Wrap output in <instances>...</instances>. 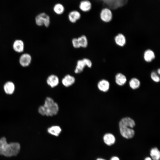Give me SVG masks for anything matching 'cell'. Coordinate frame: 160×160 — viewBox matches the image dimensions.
<instances>
[{
  "mask_svg": "<svg viewBox=\"0 0 160 160\" xmlns=\"http://www.w3.org/2000/svg\"><path fill=\"white\" fill-rule=\"evenodd\" d=\"M20 144L17 142L7 143L4 137L0 138V155L7 157L15 156L19 153Z\"/></svg>",
  "mask_w": 160,
  "mask_h": 160,
  "instance_id": "6da1fadb",
  "label": "cell"
},
{
  "mask_svg": "<svg viewBox=\"0 0 160 160\" xmlns=\"http://www.w3.org/2000/svg\"><path fill=\"white\" fill-rule=\"evenodd\" d=\"M92 66V63L88 58H85L79 60L77 62L74 73L76 74L79 73L83 71L86 66L91 68Z\"/></svg>",
  "mask_w": 160,
  "mask_h": 160,
  "instance_id": "3957f363",
  "label": "cell"
},
{
  "mask_svg": "<svg viewBox=\"0 0 160 160\" xmlns=\"http://www.w3.org/2000/svg\"><path fill=\"white\" fill-rule=\"evenodd\" d=\"M150 157L152 160H160V152L156 147L152 148L150 151Z\"/></svg>",
  "mask_w": 160,
  "mask_h": 160,
  "instance_id": "d6986e66",
  "label": "cell"
},
{
  "mask_svg": "<svg viewBox=\"0 0 160 160\" xmlns=\"http://www.w3.org/2000/svg\"><path fill=\"white\" fill-rule=\"evenodd\" d=\"M115 79L116 84L120 86L124 85L126 82L127 80L126 76L121 73L117 74L115 76Z\"/></svg>",
  "mask_w": 160,
  "mask_h": 160,
  "instance_id": "e0dca14e",
  "label": "cell"
},
{
  "mask_svg": "<svg viewBox=\"0 0 160 160\" xmlns=\"http://www.w3.org/2000/svg\"><path fill=\"white\" fill-rule=\"evenodd\" d=\"M144 160H152V159L150 157L147 156L144 158Z\"/></svg>",
  "mask_w": 160,
  "mask_h": 160,
  "instance_id": "83f0119b",
  "label": "cell"
},
{
  "mask_svg": "<svg viewBox=\"0 0 160 160\" xmlns=\"http://www.w3.org/2000/svg\"><path fill=\"white\" fill-rule=\"evenodd\" d=\"M12 47L15 52L18 53H22L24 49V43L21 39H16L13 43Z\"/></svg>",
  "mask_w": 160,
  "mask_h": 160,
  "instance_id": "30bf717a",
  "label": "cell"
},
{
  "mask_svg": "<svg viewBox=\"0 0 160 160\" xmlns=\"http://www.w3.org/2000/svg\"><path fill=\"white\" fill-rule=\"evenodd\" d=\"M135 125L134 120L129 117H126L122 118L119 121V127H126L133 128Z\"/></svg>",
  "mask_w": 160,
  "mask_h": 160,
  "instance_id": "52a82bcc",
  "label": "cell"
},
{
  "mask_svg": "<svg viewBox=\"0 0 160 160\" xmlns=\"http://www.w3.org/2000/svg\"><path fill=\"white\" fill-rule=\"evenodd\" d=\"M4 89L6 94L11 95L12 94L14 91L15 86L12 82L9 81L5 84L4 86Z\"/></svg>",
  "mask_w": 160,
  "mask_h": 160,
  "instance_id": "2e32d148",
  "label": "cell"
},
{
  "mask_svg": "<svg viewBox=\"0 0 160 160\" xmlns=\"http://www.w3.org/2000/svg\"><path fill=\"white\" fill-rule=\"evenodd\" d=\"M109 160H120V159L118 156H113L111 157Z\"/></svg>",
  "mask_w": 160,
  "mask_h": 160,
  "instance_id": "4316f807",
  "label": "cell"
},
{
  "mask_svg": "<svg viewBox=\"0 0 160 160\" xmlns=\"http://www.w3.org/2000/svg\"><path fill=\"white\" fill-rule=\"evenodd\" d=\"M73 47L76 49L80 48L79 46L77 38H73L71 41Z\"/></svg>",
  "mask_w": 160,
  "mask_h": 160,
  "instance_id": "484cf974",
  "label": "cell"
},
{
  "mask_svg": "<svg viewBox=\"0 0 160 160\" xmlns=\"http://www.w3.org/2000/svg\"><path fill=\"white\" fill-rule=\"evenodd\" d=\"M157 73L159 75L160 73V70L159 69L157 70Z\"/></svg>",
  "mask_w": 160,
  "mask_h": 160,
  "instance_id": "f546056e",
  "label": "cell"
},
{
  "mask_svg": "<svg viewBox=\"0 0 160 160\" xmlns=\"http://www.w3.org/2000/svg\"><path fill=\"white\" fill-rule=\"evenodd\" d=\"M91 2L87 0L81 1L79 5L80 9L84 12H87L89 11L91 9Z\"/></svg>",
  "mask_w": 160,
  "mask_h": 160,
  "instance_id": "ac0fdd59",
  "label": "cell"
},
{
  "mask_svg": "<svg viewBox=\"0 0 160 160\" xmlns=\"http://www.w3.org/2000/svg\"><path fill=\"white\" fill-rule=\"evenodd\" d=\"M97 87L100 91L106 92L108 91L109 89L110 83L107 80L102 79L98 82Z\"/></svg>",
  "mask_w": 160,
  "mask_h": 160,
  "instance_id": "4fadbf2b",
  "label": "cell"
},
{
  "mask_svg": "<svg viewBox=\"0 0 160 160\" xmlns=\"http://www.w3.org/2000/svg\"><path fill=\"white\" fill-rule=\"evenodd\" d=\"M96 160H107L106 159L102 158H98Z\"/></svg>",
  "mask_w": 160,
  "mask_h": 160,
  "instance_id": "f1b7e54d",
  "label": "cell"
},
{
  "mask_svg": "<svg viewBox=\"0 0 160 160\" xmlns=\"http://www.w3.org/2000/svg\"><path fill=\"white\" fill-rule=\"evenodd\" d=\"M129 84L130 87L132 89H135L139 87L140 83L139 79L136 78H133L130 80Z\"/></svg>",
  "mask_w": 160,
  "mask_h": 160,
  "instance_id": "603a6c76",
  "label": "cell"
},
{
  "mask_svg": "<svg viewBox=\"0 0 160 160\" xmlns=\"http://www.w3.org/2000/svg\"><path fill=\"white\" fill-rule=\"evenodd\" d=\"M155 58L154 53L151 49L146 50L144 54V58L145 60L147 62H150Z\"/></svg>",
  "mask_w": 160,
  "mask_h": 160,
  "instance_id": "ffe728a7",
  "label": "cell"
},
{
  "mask_svg": "<svg viewBox=\"0 0 160 160\" xmlns=\"http://www.w3.org/2000/svg\"><path fill=\"white\" fill-rule=\"evenodd\" d=\"M47 131L51 135L55 136H59L62 131L61 127L57 125H54L49 127Z\"/></svg>",
  "mask_w": 160,
  "mask_h": 160,
  "instance_id": "9a60e30c",
  "label": "cell"
},
{
  "mask_svg": "<svg viewBox=\"0 0 160 160\" xmlns=\"http://www.w3.org/2000/svg\"><path fill=\"white\" fill-rule=\"evenodd\" d=\"M35 23L37 25L41 26L44 25L48 27L50 24V18L49 16L45 13H41L36 17Z\"/></svg>",
  "mask_w": 160,
  "mask_h": 160,
  "instance_id": "277c9868",
  "label": "cell"
},
{
  "mask_svg": "<svg viewBox=\"0 0 160 160\" xmlns=\"http://www.w3.org/2000/svg\"><path fill=\"white\" fill-rule=\"evenodd\" d=\"M53 10L56 14L60 15L63 13L64 11V8L62 4L58 3L54 6Z\"/></svg>",
  "mask_w": 160,
  "mask_h": 160,
  "instance_id": "cb8c5ba5",
  "label": "cell"
},
{
  "mask_svg": "<svg viewBox=\"0 0 160 160\" xmlns=\"http://www.w3.org/2000/svg\"><path fill=\"white\" fill-rule=\"evenodd\" d=\"M78 40L80 47L86 48L88 45L87 38L84 35H82L77 38Z\"/></svg>",
  "mask_w": 160,
  "mask_h": 160,
  "instance_id": "7402d4cb",
  "label": "cell"
},
{
  "mask_svg": "<svg viewBox=\"0 0 160 160\" xmlns=\"http://www.w3.org/2000/svg\"><path fill=\"white\" fill-rule=\"evenodd\" d=\"M151 79L154 82H158L160 81V78L157 73L155 72H152L151 75Z\"/></svg>",
  "mask_w": 160,
  "mask_h": 160,
  "instance_id": "d4e9b609",
  "label": "cell"
},
{
  "mask_svg": "<svg viewBox=\"0 0 160 160\" xmlns=\"http://www.w3.org/2000/svg\"><path fill=\"white\" fill-rule=\"evenodd\" d=\"M103 141L107 145L111 146L114 145L116 142L115 136L112 133H107L103 137Z\"/></svg>",
  "mask_w": 160,
  "mask_h": 160,
  "instance_id": "ba28073f",
  "label": "cell"
},
{
  "mask_svg": "<svg viewBox=\"0 0 160 160\" xmlns=\"http://www.w3.org/2000/svg\"><path fill=\"white\" fill-rule=\"evenodd\" d=\"M100 17L101 20L103 22H109L112 19V13L109 9L107 8L104 9L101 12Z\"/></svg>",
  "mask_w": 160,
  "mask_h": 160,
  "instance_id": "9c48e42d",
  "label": "cell"
},
{
  "mask_svg": "<svg viewBox=\"0 0 160 160\" xmlns=\"http://www.w3.org/2000/svg\"><path fill=\"white\" fill-rule=\"evenodd\" d=\"M75 77L70 74H67L62 79L61 81L63 85L68 87L72 85L75 82Z\"/></svg>",
  "mask_w": 160,
  "mask_h": 160,
  "instance_id": "7c38bea8",
  "label": "cell"
},
{
  "mask_svg": "<svg viewBox=\"0 0 160 160\" xmlns=\"http://www.w3.org/2000/svg\"><path fill=\"white\" fill-rule=\"evenodd\" d=\"M116 43L118 46L123 47L124 45L126 42L125 37L123 34L119 33L115 37Z\"/></svg>",
  "mask_w": 160,
  "mask_h": 160,
  "instance_id": "44dd1931",
  "label": "cell"
},
{
  "mask_svg": "<svg viewBox=\"0 0 160 160\" xmlns=\"http://www.w3.org/2000/svg\"><path fill=\"white\" fill-rule=\"evenodd\" d=\"M59 80L58 77L54 74L49 76L47 79V84L52 88L56 87L58 84Z\"/></svg>",
  "mask_w": 160,
  "mask_h": 160,
  "instance_id": "8fae6325",
  "label": "cell"
},
{
  "mask_svg": "<svg viewBox=\"0 0 160 160\" xmlns=\"http://www.w3.org/2000/svg\"><path fill=\"white\" fill-rule=\"evenodd\" d=\"M81 17L80 13L76 10L71 12L68 15V19L69 21L72 23H75L79 20Z\"/></svg>",
  "mask_w": 160,
  "mask_h": 160,
  "instance_id": "5bb4252c",
  "label": "cell"
},
{
  "mask_svg": "<svg viewBox=\"0 0 160 160\" xmlns=\"http://www.w3.org/2000/svg\"><path fill=\"white\" fill-rule=\"evenodd\" d=\"M32 61L31 55L28 53L22 54L19 58V63L23 67H26L30 65Z\"/></svg>",
  "mask_w": 160,
  "mask_h": 160,
  "instance_id": "8992f818",
  "label": "cell"
},
{
  "mask_svg": "<svg viewBox=\"0 0 160 160\" xmlns=\"http://www.w3.org/2000/svg\"><path fill=\"white\" fill-rule=\"evenodd\" d=\"M59 110L58 104L49 97L45 99L44 105L40 106L38 112L41 115L52 116L57 114Z\"/></svg>",
  "mask_w": 160,
  "mask_h": 160,
  "instance_id": "7a4b0ae2",
  "label": "cell"
},
{
  "mask_svg": "<svg viewBox=\"0 0 160 160\" xmlns=\"http://www.w3.org/2000/svg\"><path fill=\"white\" fill-rule=\"evenodd\" d=\"M120 134L126 139L132 138L135 135V131L133 128L126 127H119Z\"/></svg>",
  "mask_w": 160,
  "mask_h": 160,
  "instance_id": "5b68a950",
  "label": "cell"
}]
</instances>
